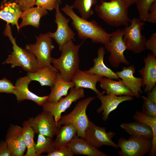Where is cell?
Returning a JSON list of instances; mask_svg holds the SVG:
<instances>
[{"instance_id":"1","label":"cell","mask_w":156,"mask_h":156,"mask_svg":"<svg viewBox=\"0 0 156 156\" xmlns=\"http://www.w3.org/2000/svg\"><path fill=\"white\" fill-rule=\"evenodd\" d=\"M61 10L72 19V24L80 38L90 39L93 43L104 44L109 41L111 33L107 32L95 21H89L78 16L72 5L66 4Z\"/></svg>"},{"instance_id":"2","label":"cell","mask_w":156,"mask_h":156,"mask_svg":"<svg viewBox=\"0 0 156 156\" xmlns=\"http://www.w3.org/2000/svg\"><path fill=\"white\" fill-rule=\"evenodd\" d=\"M85 40L78 45H75L73 40L67 41L62 47L60 56L57 59L52 57L53 66L65 81H71L73 74L79 68V51Z\"/></svg>"},{"instance_id":"3","label":"cell","mask_w":156,"mask_h":156,"mask_svg":"<svg viewBox=\"0 0 156 156\" xmlns=\"http://www.w3.org/2000/svg\"><path fill=\"white\" fill-rule=\"evenodd\" d=\"M128 9L122 0H112L102 1L94 9L98 16L107 24L118 27L125 26L130 23Z\"/></svg>"},{"instance_id":"4","label":"cell","mask_w":156,"mask_h":156,"mask_svg":"<svg viewBox=\"0 0 156 156\" xmlns=\"http://www.w3.org/2000/svg\"><path fill=\"white\" fill-rule=\"evenodd\" d=\"M4 35L9 38L12 44L13 51L2 64H10L11 67H21L27 72L34 73L37 70L38 62L35 55L30 51L19 47L16 39L13 36L11 28L7 23L4 32Z\"/></svg>"},{"instance_id":"5","label":"cell","mask_w":156,"mask_h":156,"mask_svg":"<svg viewBox=\"0 0 156 156\" xmlns=\"http://www.w3.org/2000/svg\"><path fill=\"white\" fill-rule=\"evenodd\" d=\"M96 98L90 96L78 101L70 113L61 116L57 122V127L70 123L76 128L77 136L84 138L89 120L86 110L89 105Z\"/></svg>"},{"instance_id":"6","label":"cell","mask_w":156,"mask_h":156,"mask_svg":"<svg viewBox=\"0 0 156 156\" xmlns=\"http://www.w3.org/2000/svg\"><path fill=\"white\" fill-rule=\"evenodd\" d=\"M130 24L122 29L123 40L126 49L135 53H140L145 50L146 37L141 31L144 25V22L139 18H134Z\"/></svg>"},{"instance_id":"7","label":"cell","mask_w":156,"mask_h":156,"mask_svg":"<svg viewBox=\"0 0 156 156\" xmlns=\"http://www.w3.org/2000/svg\"><path fill=\"white\" fill-rule=\"evenodd\" d=\"M36 37V42L27 44L25 49L35 55L37 60L38 68L40 69L51 65V54L55 47L48 33L41 34Z\"/></svg>"},{"instance_id":"8","label":"cell","mask_w":156,"mask_h":156,"mask_svg":"<svg viewBox=\"0 0 156 156\" xmlns=\"http://www.w3.org/2000/svg\"><path fill=\"white\" fill-rule=\"evenodd\" d=\"M152 140L144 137L131 135L128 139L120 138L118 145L120 150L118 154L120 156H142L150 151Z\"/></svg>"},{"instance_id":"9","label":"cell","mask_w":156,"mask_h":156,"mask_svg":"<svg viewBox=\"0 0 156 156\" xmlns=\"http://www.w3.org/2000/svg\"><path fill=\"white\" fill-rule=\"evenodd\" d=\"M115 135V132H107L105 127H99L89 120L84 139L89 144L97 149L104 145L119 148L118 144L112 140Z\"/></svg>"},{"instance_id":"10","label":"cell","mask_w":156,"mask_h":156,"mask_svg":"<svg viewBox=\"0 0 156 156\" xmlns=\"http://www.w3.org/2000/svg\"><path fill=\"white\" fill-rule=\"evenodd\" d=\"M109 41L104 44V47L110 54L108 60L113 67L118 68L121 63L129 65L124 53L127 49L123 41L122 30L118 29L111 33Z\"/></svg>"},{"instance_id":"11","label":"cell","mask_w":156,"mask_h":156,"mask_svg":"<svg viewBox=\"0 0 156 156\" xmlns=\"http://www.w3.org/2000/svg\"><path fill=\"white\" fill-rule=\"evenodd\" d=\"M84 89L76 88L75 87L70 89L69 93L64 98L62 97L55 103L45 102L42 105L43 110L50 112L53 116L57 125L60 119L62 114L69 108L73 102L84 97Z\"/></svg>"},{"instance_id":"12","label":"cell","mask_w":156,"mask_h":156,"mask_svg":"<svg viewBox=\"0 0 156 156\" xmlns=\"http://www.w3.org/2000/svg\"><path fill=\"white\" fill-rule=\"evenodd\" d=\"M61 0H58L55 8V22L57 25L56 31L54 32H48L49 36L54 39L59 46V49L61 51L64 45L67 41L75 40V33L68 25L70 19L67 18L61 12L60 5Z\"/></svg>"},{"instance_id":"13","label":"cell","mask_w":156,"mask_h":156,"mask_svg":"<svg viewBox=\"0 0 156 156\" xmlns=\"http://www.w3.org/2000/svg\"><path fill=\"white\" fill-rule=\"evenodd\" d=\"M28 120L35 134H40L53 138L56 135L58 127L49 112L43 110L35 117L29 118Z\"/></svg>"},{"instance_id":"14","label":"cell","mask_w":156,"mask_h":156,"mask_svg":"<svg viewBox=\"0 0 156 156\" xmlns=\"http://www.w3.org/2000/svg\"><path fill=\"white\" fill-rule=\"evenodd\" d=\"M31 81L27 75L18 79L14 85L12 94L15 95L18 103L25 100H29L42 106L47 101L49 95L40 96L31 91L28 88V85Z\"/></svg>"},{"instance_id":"15","label":"cell","mask_w":156,"mask_h":156,"mask_svg":"<svg viewBox=\"0 0 156 156\" xmlns=\"http://www.w3.org/2000/svg\"><path fill=\"white\" fill-rule=\"evenodd\" d=\"M5 141L12 156L24 155L26 147L24 139L22 127L10 124L7 130Z\"/></svg>"},{"instance_id":"16","label":"cell","mask_w":156,"mask_h":156,"mask_svg":"<svg viewBox=\"0 0 156 156\" xmlns=\"http://www.w3.org/2000/svg\"><path fill=\"white\" fill-rule=\"evenodd\" d=\"M105 93L104 91L101 94L97 96L101 104L96 110L97 113L102 112V119L104 121L107 120L110 113L115 109L120 103L133 99V96H132L103 95Z\"/></svg>"},{"instance_id":"17","label":"cell","mask_w":156,"mask_h":156,"mask_svg":"<svg viewBox=\"0 0 156 156\" xmlns=\"http://www.w3.org/2000/svg\"><path fill=\"white\" fill-rule=\"evenodd\" d=\"M144 66L139 70L142 75V86H145V92L150 91L156 86V57L152 53H148L144 58Z\"/></svg>"},{"instance_id":"18","label":"cell","mask_w":156,"mask_h":156,"mask_svg":"<svg viewBox=\"0 0 156 156\" xmlns=\"http://www.w3.org/2000/svg\"><path fill=\"white\" fill-rule=\"evenodd\" d=\"M135 71V68L131 65L127 67H123L121 70L116 73L123 84L133 93L134 96L139 98L143 92L141 89L142 80V77L134 76L133 74Z\"/></svg>"},{"instance_id":"19","label":"cell","mask_w":156,"mask_h":156,"mask_svg":"<svg viewBox=\"0 0 156 156\" xmlns=\"http://www.w3.org/2000/svg\"><path fill=\"white\" fill-rule=\"evenodd\" d=\"M22 12L15 0H4L0 7V19L12 25H15L19 31L20 28L18 22Z\"/></svg>"},{"instance_id":"20","label":"cell","mask_w":156,"mask_h":156,"mask_svg":"<svg viewBox=\"0 0 156 156\" xmlns=\"http://www.w3.org/2000/svg\"><path fill=\"white\" fill-rule=\"evenodd\" d=\"M102 77L96 75L87 73L79 68L73 74L71 81L74 83L75 88L89 89L98 96L102 93L97 89L96 85L97 82H99Z\"/></svg>"},{"instance_id":"21","label":"cell","mask_w":156,"mask_h":156,"mask_svg":"<svg viewBox=\"0 0 156 156\" xmlns=\"http://www.w3.org/2000/svg\"><path fill=\"white\" fill-rule=\"evenodd\" d=\"M105 53V47H101L97 51V56L93 60L94 66L85 71L88 73L95 75L112 79L119 80L116 73L107 67L104 62V57Z\"/></svg>"},{"instance_id":"22","label":"cell","mask_w":156,"mask_h":156,"mask_svg":"<svg viewBox=\"0 0 156 156\" xmlns=\"http://www.w3.org/2000/svg\"><path fill=\"white\" fill-rule=\"evenodd\" d=\"M67 145L74 155L89 156H108L88 143L84 138L76 135Z\"/></svg>"},{"instance_id":"23","label":"cell","mask_w":156,"mask_h":156,"mask_svg":"<svg viewBox=\"0 0 156 156\" xmlns=\"http://www.w3.org/2000/svg\"><path fill=\"white\" fill-rule=\"evenodd\" d=\"M59 71L52 65L38 69L35 72H27V75L32 81L38 82L42 86H49L51 88L54 85Z\"/></svg>"},{"instance_id":"24","label":"cell","mask_w":156,"mask_h":156,"mask_svg":"<svg viewBox=\"0 0 156 156\" xmlns=\"http://www.w3.org/2000/svg\"><path fill=\"white\" fill-rule=\"evenodd\" d=\"M99 82L101 88L105 91L107 94L135 96L133 93L123 84L121 80L116 81L103 77Z\"/></svg>"},{"instance_id":"25","label":"cell","mask_w":156,"mask_h":156,"mask_svg":"<svg viewBox=\"0 0 156 156\" xmlns=\"http://www.w3.org/2000/svg\"><path fill=\"white\" fill-rule=\"evenodd\" d=\"M75 86V84L72 81L65 80L60 73L57 72L55 83L51 88V92L49 95L47 101L53 103L58 102L62 96H66L68 94L70 89Z\"/></svg>"},{"instance_id":"26","label":"cell","mask_w":156,"mask_h":156,"mask_svg":"<svg viewBox=\"0 0 156 156\" xmlns=\"http://www.w3.org/2000/svg\"><path fill=\"white\" fill-rule=\"evenodd\" d=\"M48 12L47 10L37 6L33 7L22 11L21 16L22 21L19 26L20 28L27 25L38 28L41 18L47 15Z\"/></svg>"},{"instance_id":"27","label":"cell","mask_w":156,"mask_h":156,"mask_svg":"<svg viewBox=\"0 0 156 156\" xmlns=\"http://www.w3.org/2000/svg\"><path fill=\"white\" fill-rule=\"evenodd\" d=\"M77 134L76 128L70 123L58 127L56 138L53 142L55 149L67 145Z\"/></svg>"},{"instance_id":"28","label":"cell","mask_w":156,"mask_h":156,"mask_svg":"<svg viewBox=\"0 0 156 156\" xmlns=\"http://www.w3.org/2000/svg\"><path fill=\"white\" fill-rule=\"evenodd\" d=\"M120 126L131 135L142 136L151 140L153 138V132L151 127L140 122L136 121L123 123L121 124Z\"/></svg>"},{"instance_id":"29","label":"cell","mask_w":156,"mask_h":156,"mask_svg":"<svg viewBox=\"0 0 156 156\" xmlns=\"http://www.w3.org/2000/svg\"><path fill=\"white\" fill-rule=\"evenodd\" d=\"M133 119L136 121L149 126L153 132V137L152 140L151 147L149 152L150 156H155L156 155V118L148 116L142 111H137L133 116Z\"/></svg>"},{"instance_id":"30","label":"cell","mask_w":156,"mask_h":156,"mask_svg":"<svg viewBox=\"0 0 156 156\" xmlns=\"http://www.w3.org/2000/svg\"><path fill=\"white\" fill-rule=\"evenodd\" d=\"M23 136L27 151L25 156H37L35 150V143L34 140L35 133L27 120L22 124Z\"/></svg>"},{"instance_id":"31","label":"cell","mask_w":156,"mask_h":156,"mask_svg":"<svg viewBox=\"0 0 156 156\" xmlns=\"http://www.w3.org/2000/svg\"><path fill=\"white\" fill-rule=\"evenodd\" d=\"M53 138L38 134L35 150L37 156L43 153H49L55 149Z\"/></svg>"},{"instance_id":"32","label":"cell","mask_w":156,"mask_h":156,"mask_svg":"<svg viewBox=\"0 0 156 156\" xmlns=\"http://www.w3.org/2000/svg\"><path fill=\"white\" fill-rule=\"evenodd\" d=\"M97 1V0H75L71 5L78 10L81 17L88 20L93 14L92 7Z\"/></svg>"},{"instance_id":"33","label":"cell","mask_w":156,"mask_h":156,"mask_svg":"<svg viewBox=\"0 0 156 156\" xmlns=\"http://www.w3.org/2000/svg\"><path fill=\"white\" fill-rule=\"evenodd\" d=\"M156 0H138L136 3L139 14V18L141 21H146L149 9Z\"/></svg>"},{"instance_id":"34","label":"cell","mask_w":156,"mask_h":156,"mask_svg":"<svg viewBox=\"0 0 156 156\" xmlns=\"http://www.w3.org/2000/svg\"><path fill=\"white\" fill-rule=\"evenodd\" d=\"M143 99L142 112L145 115L153 118H156V104L147 97L140 96Z\"/></svg>"},{"instance_id":"35","label":"cell","mask_w":156,"mask_h":156,"mask_svg":"<svg viewBox=\"0 0 156 156\" xmlns=\"http://www.w3.org/2000/svg\"><path fill=\"white\" fill-rule=\"evenodd\" d=\"M58 1V0H36L35 5L47 10L52 11L55 9Z\"/></svg>"},{"instance_id":"36","label":"cell","mask_w":156,"mask_h":156,"mask_svg":"<svg viewBox=\"0 0 156 156\" xmlns=\"http://www.w3.org/2000/svg\"><path fill=\"white\" fill-rule=\"evenodd\" d=\"M74 154L67 145L61 146L58 149L47 153V156H73Z\"/></svg>"},{"instance_id":"37","label":"cell","mask_w":156,"mask_h":156,"mask_svg":"<svg viewBox=\"0 0 156 156\" xmlns=\"http://www.w3.org/2000/svg\"><path fill=\"white\" fill-rule=\"evenodd\" d=\"M14 88L13 84L5 77L0 80V93L12 94Z\"/></svg>"},{"instance_id":"38","label":"cell","mask_w":156,"mask_h":156,"mask_svg":"<svg viewBox=\"0 0 156 156\" xmlns=\"http://www.w3.org/2000/svg\"><path fill=\"white\" fill-rule=\"evenodd\" d=\"M145 49L151 51L152 54L156 57V33H153L145 44Z\"/></svg>"},{"instance_id":"39","label":"cell","mask_w":156,"mask_h":156,"mask_svg":"<svg viewBox=\"0 0 156 156\" xmlns=\"http://www.w3.org/2000/svg\"><path fill=\"white\" fill-rule=\"evenodd\" d=\"M18 4L22 11L33 7L36 0H15Z\"/></svg>"},{"instance_id":"40","label":"cell","mask_w":156,"mask_h":156,"mask_svg":"<svg viewBox=\"0 0 156 156\" xmlns=\"http://www.w3.org/2000/svg\"><path fill=\"white\" fill-rule=\"evenodd\" d=\"M146 21L153 23H156V1L152 4L149 9Z\"/></svg>"},{"instance_id":"41","label":"cell","mask_w":156,"mask_h":156,"mask_svg":"<svg viewBox=\"0 0 156 156\" xmlns=\"http://www.w3.org/2000/svg\"><path fill=\"white\" fill-rule=\"evenodd\" d=\"M0 156H12L5 141L1 140L0 142Z\"/></svg>"},{"instance_id":"42","label":"cell","mask_w":156,"mask_h":156,"mask_svg":"<svg viewBox=\"0 0 156 156\" xmlns=\"http://www.w3.org/2000/svg\"><path fill=\"white\" fill-rule=\"evenodd\" d=\"M147 97L155 104H156V86L150 92H147Z\"/></svg>"},{"instance_id":"43","label":"cell","mask_w":156,"mask_h":156,"mask_svg":"<svg viewBox=\"0 0 156 156\" xmlns=\"http://www.w3.org/2000/svg\"><path fill=\"white\" fill-rule=\"evenodd\" d=\"M125 5L128 8L131 5L136 3L138 0H122Z\"/></svg>"},{"instance_id":"44","label":"cell","mask_w":156,"mask_h":156,"mask_svg":"<svg viewBox=\"0 0 156 156\" xmlns=\"http://www.w3.org/2000/svg\"><path fill=\"white\" fill-rule=\"evenodd\" d=\"M105 0H102V1H105ZM109 0L111 1V0Z\"/></svg>"}]
</instances>
